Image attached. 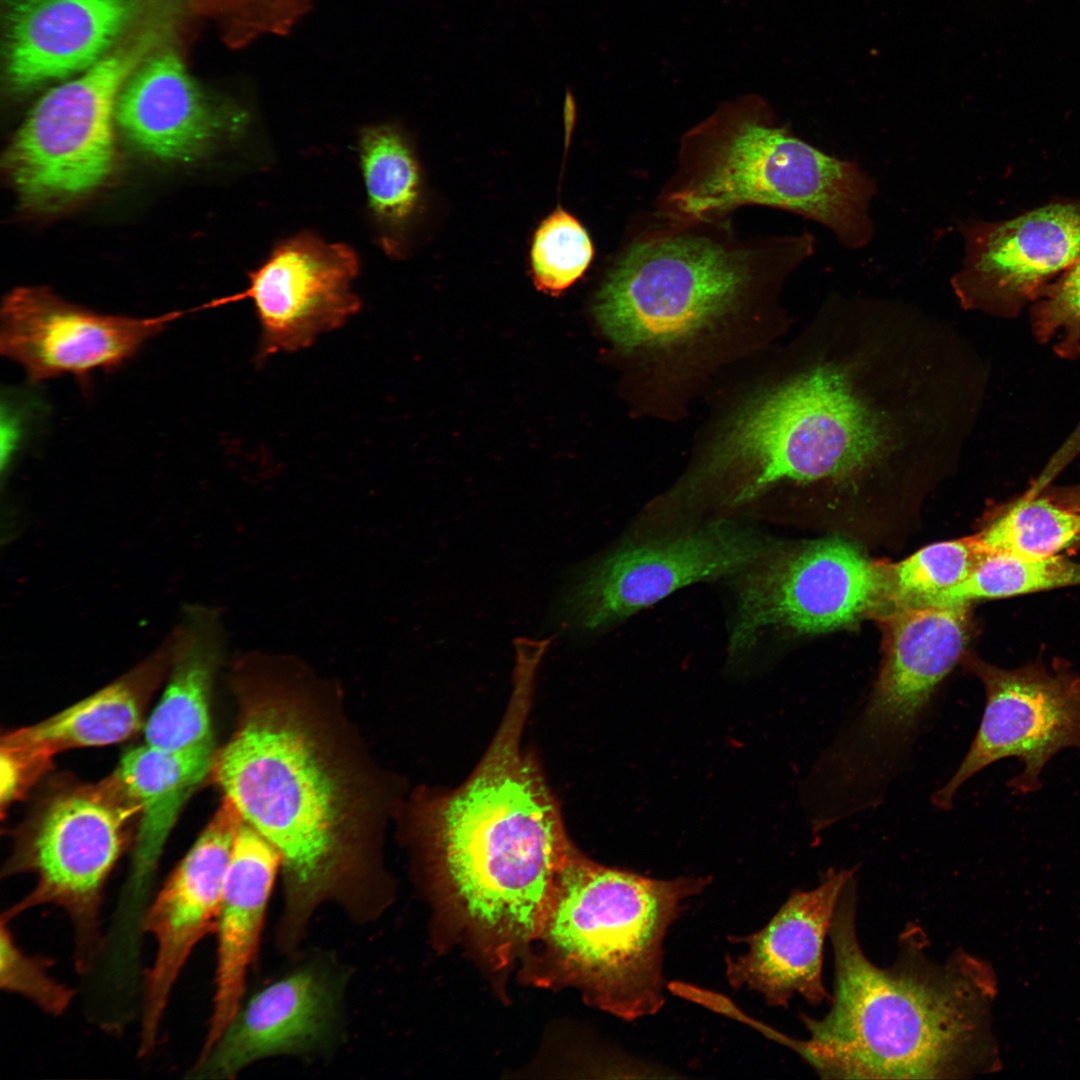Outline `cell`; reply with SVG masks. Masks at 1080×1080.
<instances>
[{
	"instance_id": "cell-25",
	"label": "cell",
	"mask_w": 1080,
	"mask_h": 1080,
	"mask_svg": "<svg viewBox=\"0 0 1080 1080\" xmlns=\"http://www.w3.org/2000/svg\"><path fill=\"white\" fill-rule=\"evenodd\" d=\"M182 635L160 701L145 724V744L167 751L213 747L209 694L222 632L214 611L185 609Z\"/></svg>"
},
{
	"instance_id": "cell-5",
	"label": "cell",
	"mask_w": 1080,
	"mask_h": 1080,
	"mask_svg": "<svg viewBox=\"0 0 1080 1080\" xmlns=\"http://www.w3.org/2000/svg\"><path fill=\"white\" fill-rule=\"evenodd\" d=\"M683 154L681 176L664 195V212L675 221H712L758 204L814 220L847 248L873 237L874 179L777 125L758 97L723 105L688 135Z\"/></svg>"
},
{
	"instance_id": "cell-28",
	"label": "cell",
	"mask_w": 1080,
	"mask_h": 1080,
	"mask_svg": "<svg viewBox=\"0 0 1080 1080\" xmlns=\"http://www.w3.org/2000/svg\"><path fill=\"white\" fill-rule=\"evenodd\" d=\"M1067 586H1080V563L1063 555L1027 558L988 554L964 581L927 605L969 603Z\"/></svg>"
},
{
	"instance_id": "cell-32",
	"label": "cell",
	"mask_w": 1080,
	"mask_h": 1080,
	"mask_svg": "<svg viewBox=\"0 0 1080 1080\" xmlns=\"http://www.w3.org/2000/svg\"><path fill=\"white\" fill-rule=\"evenodd\" d=\"M1030 314L1039 342L1063 358L1080 354V259L1040 292Z\"/></svg>"
},
{
	"instance_id": "cell-27",
	"label": "cell",
	"mask_w": 1080,
	"mask_h": 1080,
	"mask_svg": "<svg viewBox=\"0 0 1080 1080\" xmlns=\"http://www.w3.org/2000/svg\"><path fill=\"white\" fill-rule=\"evenodd\" d=\"M360 162L369 206L382 224H400L415 209L419 172L403 137L392 127L371 126L360 136Z\"/></svg>"
},
{
	"instance_id": "cell-2",
	"label": "cell",
	"mask_w": 1080,
	"mask_h": 1080,
	"mask_svg": "<svg viewBox=\"0 0 1080 1080\" xmlns=\"http://www.w3.org/2000/svg\"><path fill=\"white\" fill-rule=\"evenodd\" d=\"M855 875L836 904L828 937L834 956L830 1009L801 1014L804 1040L784 1036L824 1079H956L999 1064L991 1031L996 979L990 965L958 948L942 962L924 930L909 924L888 967L874 964L857 933Z\"/></svg>"
},
{
	"instance_id": "cell-17",
	"label": "cell",
	"mask_w": 1080,
	"mask_h": 1080,
	"mask_svg": "<svg viewBox=\"0 0 1080 1080\" xmlns=\"http://www.w3.org/2000/svg\"><path fill=\"white\" fill-rule=\"evenodd\" d=\"M182 314H101L46 289L19 288L2 305L0 352L34 383L66 374L83 379L97 369L119 368Z\"/></svg>"
},
{
	"instance_id": "cell-11",
	"label": "cell",
	"mask_w": 1080,
	"mask_h": 1080,
	"mask_svg": "<svg viewBox=\"0 0 1080 1080\" xmlns=\"http://www.w3.org/2000/svg\"><path fill=\"white\" fill-rule=\"evenodd\" d=\"M773 544L750 527L717 520L676 537L620 546L567 579L551 623L567 636L599 632L684 586L737 575Z\"/></svg>"
},
{
	"instance_id": "cell-7",
	"label": "cell",
	"mask_w": 1080,
	"mask_h": 1080,
	"mask_svg": "<svg viewBox=\"0 0 1080 1080\" xmlns=\"http://www.w3.org/2000/svg\"><path fill=\"white\" fill-rule=\"evenodd\" d=\"M813 244L809 234L763 246L696 232L649 234L631 243L609 273L595 315L624 350L665 348L731 310L764 265Z\"/></svg>"
},
{
	"instance_id": "cell-19",
	"label": "cell",
	"mask_w": 1080,
	"mask_h": 1080,
	"mask_svg": "<svg viewBox=\"0 0 1080 1080\" xmlns=\"http://www.w3.org/2000/svg\"><path fill=\"white\" fill-rule=\"evenodd\" d=\"M854 875V869H830L815 888L795 890L765 927L741 938L748 951L725 960L730 986L762 994L770 1007H787L795 994L812 1005L829 1003L824 944L841 892Z\"/></svg>"
},
{
	"instance_id": "cell-1",
	"label": "cell",
	"mask_w": 1080,
	"mask_h": 1080,
	"mask_svg": "<svg viewBox=\"0 0 1080 1080\" xmlns=\"http://www.w3.org/2000/svg\"><path fill=\"white\" fill-rule=\"evenodd\" d=\"M821 314L809 362L743 408L716 448L743 501L780 482L852 485L958 448L960 395L921 335L870 309Z\"/></svg>"
},
{
	"instance_id": "cell-14",
	"label": "cell",
	"mask_w": 1080,
	"mask_h": 1080,
	"mask_svg": "<svg viewBox=\"0 0 1080 1080\" xmlns=\"http://www.w3.org/2000/svg\"><path fill=\"white\" fill-rule=\"evenodd\" d=\"M959 229L965 257L951 282L960 304L1013 317L1080 259V196Z\"/></svg>"
},
{
	"instance_id": "cell-3",
	"label": "cell",
	"mask_w": 1080,
	"mask_h": 1080,
	"mask_svg": "<svg viewBox=\"0 0 1080 1080\" xmlns=\"http://www.w3.org/2000/svg\"><path fill=\"white\" fill-rule=\"evenodd\" d=\"M513 682L504 720L479 766L421 813L437 889L500 960L536 938L572 845L536 761L520 747L534 676L518 672Z\"/></svg>"
},
{
	"instance_id": "cell-29",
	"label": "cell",
	"mask_w": 1080,
	"mask_h": 1080,
	"mask_svg": "<svg viewBox=\"0 0 1080 1080\" xmlns=\"http://www.w3.org/2000/svg\"><path fill=\"white\" fill-rule=\"evenodd\" d=\"M982 557L969 536L928 545L896 564L886 565L885 613L929 604L964 581Z\"/></svg>"
},
{
	"instance_id": "cell-34",
	"label": "cell",
	"mask_w": 1080,
	"mask_h": 1080,
	"mask_svg": "<svg viewBox=\"0 0 1080 1080\" xmlns=\"http://www.w3.org/2000/svg\"><path fill=\"white\" fill-rule=\"evenodd\" d=\"M1045 493L1061 505L1080 513V483L1071 487L1050 488Z\"/></svg>"
},
{
	"instance_id": "cell-10",
	"label": "cell",
	"mask_w": 1080,
	"mask_h": 1080,
	"mask_svg": "<svg viewBox=\"0 0 1080 1080\" xmlns=\"http://www.w3.org/2000/svg\"><path fill=\"white\" fill-rule=\"evenodd\" d=\"M157 40L154 31L142 33L36 103L5 158L23 200L44 208L64 205L108 177L117 98Z\"/></svg>"
},
{
	"instance_id": "cell-22",
	"label": "cell",
	"mask_w": 1080,
	"mask_h": 1080,
	"mask_svg": "<svg viewBox=\"0 0 1080 1080\" xmlns=\"http://www.w3.org/2000/svg\"><path fill=\"white\" fill-rule=\"evenodd\" d=\"M281 856L243 820L233 844L216 927L215 989L200 1054L217 1041L243 1002ZM199 1054V1055H200Z\"/></svg>"
},
{
	"instance_id": "cell-33",
	"label": "cell",
	"mask_w": 1080,
	"mask_h": 1080,
	"mask_svg": "<svg viewBox=\"0 0 1080 1080\" xmlns=\"http://www.w3.org/2000/svg\"><path fill=\"white\" fill-rule=\"evenodd\" d=\"M201 10L225 23L232 44L266 34L287 32L303 14L308 0H196Z\"/></svg>"
},
{
	"instance_id": "cell-31",
	"label": "cell",
	"mask_w": 1080,
	"mask_h": 1080,
	"mask_svg": "<svg viewBox=\"0 0 1080 1080\" xmlns=\"http://www.w3.org/2000/svg\"><path fill=\"white\" fill-rule=\"evenodd\" d=\"M9 924L1 919V988L25 997L48 1014L62 1015L74 998V990L50 974L52 959L29 955L19 947Z\"/></svg>"
},
{
	"instance_id": "cell-23",
	"label": "cell",
	"mask_w": 1080,
	"mask_h": 1080,
	"mask_svg": "<svg viewBox=\"0 0 1080 1080\" xmlns=\"http://www.w3.org/2000/svg\"><path fill=\"white\" fill-rule=\"evenodd\" d=\"M181 638L179 624L160 647L126 675L65 710L2 739L49 764L72 748L121 742L142 725L143 704L171 666Z\"/></svg>"
},
{
	"instance_id": "cell-26",
	"label": "cell",
	"mask_w": 1080,
	"mask_h": 1080,
	"mask_svg": "<svg viewBox=\"0 0 1080 1080\" xmlns=\"http://www.w3.org/2000/svg\"><path fill=\"white\" fill-rule=\"evenodd\" d=\"M1042 481L971 536L981 555L1044 558L1080 547V513L1046 493Z\"/></svg>"
},
{
	"instance_id": "cell-30",
	"label": "cell",
	"mask_w": 1080,
	"mask_h": 1080,
	"mask_svg": "<svg viewBox=\"0 0 1080 1080\" xmlns=\"http://www.w3.org/2000/svg\"><path fill=\"white\" fill-rule=\"evenodd\" d=\"M593 258L585 228L558 209L538 227L531 246V268L539 289L559 293L579 279Z\"/></svg>"
},
{
	"instance_id": "cell-20",
	"label": "cell",
	"mask_w": 1080,
	"mask_h": 1080,
	"mask_svg": "<svg viewBox=\"0 0 1080 1080\" xmlns=\"http://www.w3.org/2000/svg\"><path fill=\"white\" fill-rule=\"evenodd\" d=\"M133 12L132 0H3L9 83L25 90L85 71L107 54Z\"/></svg>"
},
{
	"instance_id": "cell-6",
	"label": "cell",
	"mask_w": 1080,
	"mask_h": 1080,
	"mask_svg": "<svg viewBox=\"0 0 1080 1080\" xmlns=\"http://www.w3.org/2000/svg\"><path fill=\"white\" fill-rule=\"evenodd\" d=\"M709 882L644 877L594 862L572 845L531 944L590 1004L627 1021L654 1015L665 1002L666 933Z\"/></svg>"
},
{
	"instance_id": "cell-16",
	"label": "cell",
	"mask_w": 1080,
	"mask_h": 1080,
	"mask_svg": "<svg viewBox=\"0 0 1080 1080\" xmlns=\"http://www.w3.org/2000/svg\"><path fill=\"white\" fill-rule=\"evenodd\" d=\"M359 272L355 251L305 232L280 242L248 275L235 295L206 307L253 301L261 325L257 360L310 346L319 334L337 329L361 307L352 292Z\"/></svg>"
},
{
	"instance_id": "cell-24",
	"label": "cell",
	"mask_w": 1080,
	"mask_h": 1080,
	"mask_svg": "<svg viewBox=\"0 0 1080 1080\" xmlns=\"http://www.w3.org/2000/svg\"><path fill=\"white\" fill-rule=\"evenodd\" d=\"M213 747L167 751L147 744L128 751L113 774L139 810L132 884L143 887L157 865L176 818L212 769Z\"/></svg>"
},
{
	"instance_id": "cell-18",
	"label": "cell",
	"mask_w": 1080,
	"mask_h": 1080,
	"mask_svg": "<svg viewBox=\"0 0 1080 1080\" xmlns=\"http://www.w3.org/2000/svg\"><path fill=\"white\" fill-rule=\"evenodd\" d=\"M346 975L326 959L302 963L253 994L190 1077L231 1079L260 1060L327 1048L339 1031Z\"/></svg>"
},
{
	"instance_id": "cell-4",
	"label": "cell",
	"mask_w": 1080,
	"mask_h": 1080,
	"mask_svg": "<svg viewBox=\"0 0 1080 1080\" xmlns=\"http://www.w3.org/2000/svg\"><path fill=\"white\" fill-rule=\"evenodd\" d=\"M211 771L243 820L281 856L284 896L275 937L281 952L298 947L323 904L339 905L360 924L387 909L391 891L349 845L341 786L299 722L274 708L251 714L215 755Z\"/></svg>"
},
{
	"instance_id": "cell-9",
	"label": "cell",
	"mask_w": 1080,
	"mask_h": 1080,
	"mask_svg": "<svg viewBox=\"0 0 1080 1080\" xmlns=\"http://www.w3.org/2000/svg\"><path fill=\"white\" fill-rule=\"evenodd\" d=\"M138 814L113 775L53 798L5 871L30 873L35 884L1 919L44 905L62 909L73 928L76 970L88 973L103 947L106 883L124 850L127 825Z\"/></svg>"
},
{
	"instance_id": "cell-21",
	"label": "cell",
	"mask_w": 1080,
	"mask_h": 1080,
	"mask_svg": "<svg viewBox=\"0 0 1080 1080\" xmlns=\"http://www.w3.org/2000/svg\"><path fill=\"white\" fill-rule=\"evenodd\" d=\"M115 119L143 151L167 160H192L224 131H239L245 114L213 103L179 56L149 55L130 75L116 102Z\"/></svg>"
},
{
	"instance_id": "cell-15",
	"label": "cell",
	"mask_w": 1080,
	"mask_h": 1080,
	"mask_svg": "<svg viewBox=\"0 0 1080 1080\" xmlns=\"http://www.w3.org/2000/svg\"><path fill=\"white\" fill-rule=\"evenodd\" d=\"M243 818L226 797L147 907L142 928L156 944L142 999L139 1055L156 1046L165 1011L197 944L215 933L236 833Z\"/></svg>"
},
{
	"instance_id": "cell-8",
	"label": "cell",
	"mask_w": 1080,
	"mask_h": 1080,
	"mask_svg": "<svg viewBox=\"0 0 1080 1080\" xmlns=\"http://www.w3.org/2000/svg\"><path fill=\"white\" fill-rule=\"evenodd\" d=\"M873 691L850 728L824 755L834 780L852 791L882 792L968 641V603L893 609Z\"/></svg>"
},
{
	"instance_id": "cell-13",
	"label": "cell",
	"mask_w": 1080,
	"mask_h": 1080,
	"mask_svg": "<svg viewBox=\"0 0 1080 1080\" xmlns=\"http://www.w3.org/2000/svg\"><path fill=\"white\" fill-rule=\"evenodd\" d=\"M969 667L983 683L985 706L963 761L932 795L941 810L950 809L961 786L996 761L1016 757L1022 763L1009 786L1025 794L1041 787L1042 770L1055 754L1080 751L1079 673L1056 661L1050 669L1038 661L1007 670L974 659Z\"/></svg>"
},
{
	"instance_id": "cell-12",
	"label": "cell",
	"mask_w": 1080,
	"mask_h": 1080,
	"mask_svg": "<svg viewBox=\"0 0 1080 1080\" xmlns=\"http://www.w3.org/2000/svg\"><path fill=\"white\" fill-rule=\"evenodd\" d=\"M736 576L734 653L750 648L768 628L823 633L885 610L886 565L842 538L773 544Z\"/></svg>"
}]
</instances>
